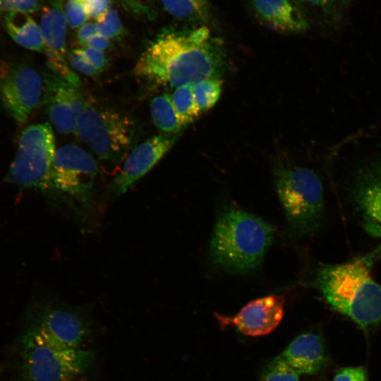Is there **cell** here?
Segmentation results:
<instances>
[{"instance_id": "cell-8", "label": "cell", "mask_w": 381, "mask_h": 381, "mask_svg": "<svg viewBox=\"0 0 381 381\" xmlns=\"http://www.w3.org/2000/svg\"><path fill=\"white\" fill-rule=\"evenodd\" d=\"M77 135L101 160L116 163L133 139V123L122 114L88 104L77 116Z\"/></svg>"}, {"instance_id": "cell-3", "label": "cell", "mask_w": 381, "mask_h": 381, "mask_svg": "<svg viewBox=\"0 0 381 381\" xmlns=\"http://www.w3.org/2000/svg\"><path fill=\"white\" fill-rule=\"evenodd\" d=\"M371 257L324 265L314 285L337 312L353 321L365 333L381 322V284L372 277Z\"/></svg>"}, {"instance_id": "cell-4", "label": "cell", "mask_w": 381, "mask_h": 381, "mask_svg": "<svg viewBox=\"0 0 381 381\" xmlns=\"http://www.w3.org/2000/svg\"><path fill=\"white\" fill-rule=\"evenodd\" d=\"M275 186L289 235L303 238L315 234L325 217L324 188L319 176L304 167H280Z\"/></svg>"}, {"instance_id": "cell-29", "label": "cell", "mask_w": 381, "mask_h": 381, "mask_svg": "<svg viewBox=\"0 0 381 381\" xmlns=\"http://www.w3.org/2000/svg\"><path fill=\"white\" fill-rule=\"evenodd\" d=\"M88 18L97 20L110 7V0H79Z\"/></svg>"}, {"instance_id": "cell-25", "label": "cell", "mask_w": 381, "mask_h": 381, "mask_svg": "<svg viewBox=\"0 0 381 381\" xmlns=\"http://www.w3.org/2000/svg\"><path fill=\"white\" fill-rule=\"evenodd\" d=\"M41 8V0H0V20L13 13L31 14Z\"/></svg>"}, {"instance_id": "cell-16", "label": "cell", "mask_w": 381, "mask_h": 381, "mask_svg": "<svg viewBox=\"0 0 381 381\" xmlns=\"http://www.w3.org/2000/svg\"><path fill=\"white\" fill-rule=\"evenodd\" d=\"M280 356L299 375H313L327 364V357L322 338L314 332L296 337Z\"/></svg>"}, {"instance_id": "cell-31", "label": "cell", "mask_w": 381, "mask_h": 381, "mask_svg": "<svg viewBox=\"0 0 381 381\" xmlns=\"http://www.w3.org/2000/svg\"><path fill=\"white\" fill-rule=\"evenodd\" d=\"M110 44L109 39L96 33L87 39L85 47H89L104 52L109 49Z\"/></svg>"}, {"instance_id": "cell-21", "label": "cell", "mask_w": 381, "mask_h": 381, "mask_svg": "<svg viewBox=\"0 0 381 381\" xmlns=\"http://www.w3.org/2000/svg\"><path fill=\"white\" fill-rule=\"evenodd\" d=\"M222 90L220 77H211L193 84V95L199 114L209 110L219 100Z\"/></svg>"}, {"instance_id": "cell-15", "label": "cell", "mask_w": 381, "mask_h": 381, "mask_svg": "<svg viewBox=\"0 0 381 381\" xmlns=\"http://www.w3.org/2000/svg\"><path fill=\"white\" fill-rule=\"evenodd\" d=\"M44 105L47 114L58 132L77 135V116L73 107L81 101L78 88L52 73L44 74Z\"/></svg>"}, {"instance_id": "cell-14", "label": "cell", "mask_w": 381, "mask_h": 381, "mask_svg": "<svg viewBox=\"0 0 381 381\" xmlns=\"http://www.w3.org/2000/svg\"><path fill=\"white\" fill-rule=\"evenodd\" d=\"M284 303L283 295H270L249 302L234 316L214 315L223 326L234 325L245 335L262 336L279 325L284 314Z\"/></svg>"}, {"instance_id": "cell-30", "label": "cell", "mask_w": 381, "mask_h": 381, "mask_svg": "<svg viewBox=\"0 0 381 381\" xmlns=\"http://www.w3.org/2000/svg\"><path fill=\"white\" fill-rule=\"evenodd\" d=\"M87 61L101 73L107 66V59L105 54L97 49L85 47L81 48Z\"/></svg>"}, {"instance_id": "cell-12", "label": "cell", "mask_w": 381, "mask_h": 381, "mask_svg": "<svg viewBox=\"0 0 381 381\" xmlns=\"http://www.w3.org/2000/svg\"><path fill=\"white\" fill-rule=\"evenodd\" d=\"M49 340L62 347L85 349L91 336V325L83 313L67 307L46 308L35 326Z\"/></svg>"}, {"instance_id": "cell-19", "label": "cell", "mask_w": 381, "mask_h": 381, "mask_svg": "<svg viewBox=\"0 0 381 381\" xmlns=\"http://www.w3.org/2000/svg\"><path fill=\"white\" fill-rule=\"evenodd\" d=\"M164 8L173 17L205 25L212 17L208 0H160Z\"/></svg>"}, {"instance_id": "cell-17", "label": "cell", "mask_w": 381, "mask_h": 381, "mask_svg": "<svg viewBox=\"0 0 381 381\" xmlns=\"http://www.w3.org/2000/svg\"><path fill=\"white\" fill-rule=\"evenodd\" d=\"M258 16L272 29L289 33L306 31L308 23L289 0H253Z\"/></svg>"}, {"instance_id": "cell-22", "label": "cell", "mask_w": 381, "mask_h": 381, "mask_svg": "<svg viewBox=\"0 0 381 381\" xmlns=\"http://www.w3.org/2000/svg\"><path fill=\"white\" fill-rule=\"evenodd\" d=\"M177 117L182 127L190 124L200 115L193 95V84L175 87L171 95Z\"/></svg>"}, {"instance_id": "cell-9", "label": "cell", "mask_w": 381, "mask_h": 381, "mask_svg": "<svg viewBox=\"0 0 381 381\" xmlns=\"http://www.w3.org/2000/svg\"><path fill=\"white\" fill-rule=\"evenodd\" d=\"M43 82L30 65L0 61V99L4 108L19 124L25 123L40 102Z\"/></svg>"}, {"instance_id": "cell-11", "label": "cell", "mask_w": 381, "mask_h": 381, "mask_svg": "<svg viewBox=\"0 0 381 381\" xmlns=\"http://www.w3.org/2000/svg\"><path fill=\"white\" fill-rule=\"evenodd\" d=\"M353 206L364 230L381 238V157L365 166L351 189Z\"/></svg>"}, {"instance_id": "cell-28", "label": "cell", "mask_w": 381, "mask_h": 381, "mask_svg": "<svg viewBox=\"0 0 381 381\" xmlns=\"http://www.w3.org/2000/svg\"><path fill=\"white\" fill-rule=\"evenodd\" d=\"M366 371L360 366H349L341 368L332 381H366Z\"/></svg>"}, {"instance_id": "cell-18", "label": "cell", "mask_w": 381, "mask_h": 381, "mask_svg": "<svg viewBox=\"0 0 381 381\" xmlns=\"http://www.w3.org/2000/svg\"><path fill=\"white\" fill-rule=\"evenodd\" d=\"M3 22L6 32L18 44L35 52L44 51L40 25L30 14L13 13L4 17Z\"/></svg>"}, {"instance_id": "cell-32", "label": "cell", "mask_w": 381, "mask_h": 381, "mask_svg": "<svg viewBox=\"0 0 381 381\" xmlns=\"http://www.w3.org/2000/svg\"><path fill=\"white\" fill-rule=\"evenodd\" d=\"M96 33L97 32L95 23H85L78 28L77 38L81 44L85 45L87 39Z\"/></svg>"}, {"instance_id": "cell-2", "label": "cell", "mask_w": 381, "mask_h": 381, "mask_svg": "<svg viewBox=\"0 0 381 381\" xmlns=\"http://www.w3.org/2000/svg\"><path fill=\"white\" fill-rule=\"evenodd\" d=\"M275 229L234 203L218 212L209 244V258L216 268L234 274L255 272L272 245Z\"/></svg>"}, {"instance_id": "cell-33", "label": "cell", "mask_w": 381, "mask_h": 381, "mask_svg": "<svg viewBox=\"0 0 381 381\" xmlns=\"http://www.w3.org/2000/svg\"><path fill=\"white\" fill-rule=\"evenodd\" d=\"M317 6H327L334 2V0H301Z\"/></svg>"}, {"instance_id": "cell-23", "label": "cell", "mask_w": 381, "mask_h": 381, "mask_svg": "<svg viewBox=\"0 0 381 381\" xmlns=\"http://www.w3.org/2000/svg\"><path fill=\"white\" fill-rule=\"evenodd\" d=\"M260 381H299V374L279 355L265 366Z\"/></svg>"}, {"instance_id": "cell-7", "label": "cell", "mask_w": 381, "mask_h": 381, "mask_svg": "<svg viewBox=\"0 0 381 381\" xmlns=\"http://www.w3.org/2000/svg\"><path fill=\"white\" fill-rule=\"evenodd\" d=\"M55 147L50 123L28 126L20 134L16 156L5 181L21 188L40 190L52 196L51 169Z\"/></svg>"}, {"instance_id": "cell-24", "label": "cell", "mask_w": 381, "mask_h": 381, "mask_svg": "<svg viewBox=\"0 0 381 381\" xmlns=\"http://www.w3.org/2000/svg\"><path fill=\"white\" fill-rule=\"evenodd\" d=\"M95 23L97 32L108 39H115L120 37L123 28L116 10L109 8Z\"/></svg>"}, {"instance_id": "cell-20", "label": "cell", "mask_w": 381, "mask_h": 381, "mask_svg": "<svg viewBox=\"0 0 381 381\" xmlns=\"http://www.w3.org/2000/svg\"><path fill=\"white\" fill-rule=\"evenodd\" d=\"M150 111L155 126L164 133L178 135L183 128L170 94L165 92L155 97L150 103Z\"/></svg>"}, {"instance_id": "cell-5", "label": "cell", "mask_w": 381, "mask_h": 381, "mask_svg": "<svg viewBox=\"0 0 381 381\" xmlns=\"http://www.w3.org/2000/svg\"><path fill=\"white\" fill-rule=\"evenodd\" d=\"M22 381H78L92 366L95 353L54 343L33 327L22 339Z\"/></svg>"}, {"instance_id": "cell-26", "label": "cell", "mask_w": 381, "mask_h": 381, "mask_svg": "<svg viewBox=\"0 0 381 381\" xmlns=\"http://www.w3.org/2000/svg\"><path fill=\"white\" fill-rule=\"evenodd\" d=\"M64 15L68 26L79 28L89 18L79 0H67L64 4Z\"/></svg>"}, {"instance_id": "cell-34", "label": "cell", "mask_w": 381, "mask_h": 381, "mask_svg": "<svg viewBox=\"0 0 381 381\" xmlns=\"http://www.w3.org/2000/svg\"><path fill=\"white\" fill-rule=\"evenodd\" d=\"M350 1H351V0H343V1L346 2V3H347V2Z\"/></svg>"}, {"instance_id": "cell-13", "label": "cell", "mask_w": 381, "mask_h": 381, "mask_svg": "<svg viewBox=\"0 0 381 381\" xmlns=\"http://www.w3.org/2000/svg\"><path fill=\"white\" fill-rule=\"evenodd\" d=\"M177 138L176 134H159L135 147L112 180L109 188L111 194L118 196L125 193L161 160Z\"/></svg>"}, {"instance_id": "cell-27", "label": "cell", "mask_w": 381, "mask_h": 381, "mask_svg": "<svg viewBox=\"0 0 381 381\" xmlns=\"http://www.w3.org/2000/svg\"><path fill=\"white\" fill-rule=\"evenodd\" d=\"M68 61L78 71L85 75L95 78L100 73L87 61L81 49H73L68 54Z\"/></svg>"}, {"instance_id": "cell-1", "label": "cell", "mask_w": 381, "mask_h": 381, "mask_svg": "<svg viewBox=\"0 0 381 381\" xmlns=\"http://www.w3.org/2000/svg\"><path fill=\"white\" fill-rule=\"evenodd\" d=\"M224 62L222 41L200 25L164 32L141 54L133 73L152 85L175 88L219 77Z\"/></svg>"}, {"instance_id": "cell-10", "label": "cell", "mask_w": 381, "mask_h": 381, "mask_svg": "<svg viewBox=\"0 0 381 381\" xmlns=\"http://www.w3.org/2000/svg\"><path fill=\"white\" fill-rule=\"evenodd\" d=\"M64 1L65 0H54L49 6L42 8L39 25L48 67L54 74L79 87L81 85L80 80L65 59L68 24L64 15Z\"/></svg>"}, {"instance_id": "cell-6", "label": "cell", "mask_w": 381, "mask_h": 381, "mask_svg": "<svg viewBox=\"0 0 381 381\" xmlns=\"http://www.w3.org/2000/svg\"><path fill=\"white\" fill-rule=\"evenodd\" d=\"M98 172L95 160L78 146L57 148L51 169L52 197L84 218L93 206Z\"/></svg>"}]
</instances>
